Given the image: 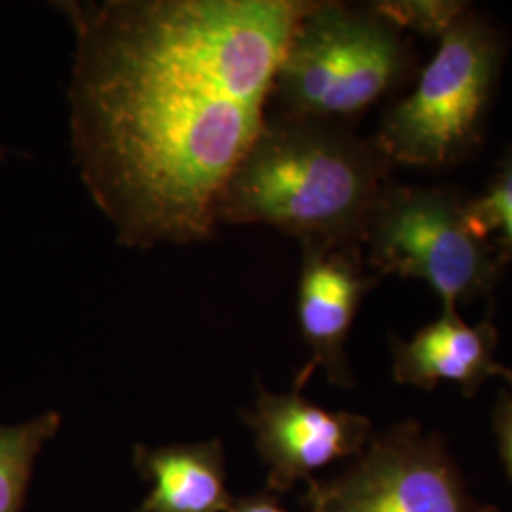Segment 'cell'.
I'll list each match as a JSON object with an SVG mask.
<instances>
[{
	"mask_svg": "<svg viewBox=\"0 0 512 512\" xmlns=\"http://www.w3.org/2000/svg\"><path fill=\"white\" fill-rule=\"evenodd\" d=\"M465 207L476 234L492 243L505 264L512 262V150L497 167L486 192Z\"/></svg>",
	"mask_w": 512,
	"mask_h": 512,
	"instance_id": "cell-12",
	"label": "cell"
},
{
	"mask_svg": "<svg viewBox=\"0 0 512 512\" xmlns=\"http://www.w3.org/2000/svg\"><path fill=\"white\" fill-rule=\"evenodd\" d=\"M378 281V275L366 272L361 247L302 243L296 315L310 361L296 376V391L317 368L327 372L330 384L353 387L346 353L349 330Z\"/></svg>",
	"mask_w": 512,
	"mask_h": 512,
	"instance_id": "cell-8",
	"label": "cell"
},
{
	"mask_svg": "<svg viewBox=\"0 0 512 512\" xmlns=\"http://www.w3.org/2000/svg\"><path fill=\"white\" fill-rule=\"evenodd\" d=\"M495 439L499 458L503 461V467L512 482V391L501 389L499 397L495 401L494 412Z\"/></svg>",
	"mask_w": 512,
	"mask_h": 512,
	"instance_id": "cell-13",
	"label": "cell"
},
{
	"mask_svg": "<svg viewBox=\"0 0 512 512\" xmlns=\"http://www.w3.org/2000/svg\"><path fill=\"white\" fill-rule=\"evenodd\" d=\"M76 37L74 164L120 245L215 234L310 0L59 2Z\"/></svg>",
	"mask_w": 512,
	"mask_h": 512,
	"instance_id": "cell-1",
	"label": "cell"
},
{
	"mask_svg": "<svg viewBox=\"0 0 512 512\" xmlns=\"http://www.w3.org/2000/svg\"><path fill=\"white\" fill-rule=\"evenodd\" d=\"M412 69L403 29L372 4L311 2L275 73L279 114L346 126L397 90Z\"/></svg>",
	"mask_w": 512,
	"mask_h": 512,
	"instance_id": "cell-3",
	"label": "cell"
},
{
	"mask_svg": "<svg viewBox=\"0 0 512 512\" xmlns=\"http://www.w3.org/2000/svg\"><path fill=\"white\" fill-rule=\"evenodd\" d=\"M497 342L492 315L469 325L456 308H442L439 319L410 340H393V380L423 391L456 382L465 397H475L480 385L497 376L512 385V368L495 359Z\"/></svg>",
	"mask_w": 512,
	"mask_h": 512,
	"instance_id": "cell-9",
	"label": "cell"
},
{
	"mask_svg": "<svg viewBox=\"0 0 512 512\" xmlns=\"http://www.w3.org/2000/svg\"><path fill=\"white\" fill-rule=\"evenodd\" d=\"M2 158H4V150L0 148V160H2Z\"/></svg>",
	"mask_w": 512,
	"mask_h": 512,
	"instance_id": "cell-15",
	"label": "cell"
},
{
	"mask_svg": "<svg viewBox=\"0 0 512 512\" xmlns=\"http://www.w3.org/2000/svg\"><path fill=\"white\" fill-rule=\"evenodd\" d=\"M465 205L452 190L389 184L366 222L368 266L380 279L423 281L442 308L490 296L505 262L476 234Z\"/></svg>",
	"mask_w": 512,
	"mask_h": 512,
	"instance_id": "cell-5",
	"label": "cell"
},
{
	"mask_svg": "<svg viewBox=\"0 0 512 512\" xmlns=\"http://www.w3.org/2000/svg\"><path fill=\"white\" fill-rule=\"evenodd\" d=\"M391 167L346 126L275 114L224 186L217 222L270 226L300 245L361 247Z\"/></svg>",
	"mask_w": 512,
	"mask_h": 512,
	"instance_id": "cell-2",
	"label": "cell"
},
{
	"mask_svg": "<svg viewBox=\"0 0 512 512\" xmlns=\"http://www.w3.org/2000/svg\"><path fill=\"white\" fill-rule=\"evenodd\" d=\"M135 465L154 484L135 512H228L234 503L226 490L220 440L137 446Z\"/></svg>",
	"mask_w": 512,
	"mask_h": 512,
	"instance_id": "cell-10",
	"label": "cell"
},
{
	"mask_svg": "<svg viewBox=\"0 0 512 512\" xmlns=\"http://www.w3.org/2000/svg\"><path fill=\"white\" fill-rule=\"evenodd\" d=\"M228 512H287L272 495L260 494L253 497L234 499Z\"/></svg>",
	"mask_w": 512,
	"mask_h": 512,
	"instance_id": "cell-14",
	"label": "cell"
},
{
	"mask_svg": "<svg viewBox=\"0 0 512 512\" xmlns=\"http://www.w3.org/2000/svg\"><path fill=\"white\" fill-rule=\"evenodd\" d=\"M310 512H497L467 492L456 461L439 433L401 421L372 435L340 475L308 480Z\"/></svg>",
	"mask_w": 512,
	"mask_h": 512,
	"instance_id": "cell-6",
	"label": "cell"
},
{
	"mask_svg": "<svg viewBox=\"0 0 512 512\" xmlns=\"http://www.w3.org/2000/svg\"><path fill=\"white\" fill-rule=\"evenodd\" d=\"M437 38L439 48L416 88L387 109L374 137L393 165L448 167L482 139L503 59L501 38L469 8Z\"/></svg>",
	"mask_w": 512,
	"mask_h": 512,
	"instance_id": "cell-4",
	"label": "cell"
},
{
	"mask_svg": "<svg viewBox=\"0 0 512 512\" xmlns=\"http://www.w3.org/2000/svg\"><path fill=\"white\" fill-rule=\"evenodd\" d=\"M243 418L270 467L268 488L277 494L289 492L298 480H310L313 471L332 461L357 458L372 439V423L365 416L329 412L296 389L275 395L260 387L255 408Z\"/></svg>",
	"mask_w": 512,
	"mask_h": 512,
	"instance_id": "cell-7",
	"label": "cell"
},
{
	"mask_svg": "<svg viewBox=\"0 0 512 512\" xmlns=\"http://www.w3.org/2000/svg\"><path fill=\"white\" fill-rule=\"evenodd\" d=\"M59 425L57 412L19 425H0V512H21L35 459Z\"/></svg>",
	"mask_w": 512,
	"mask_h": 512,
	"instance_id": "cell-11",
	"label": "cell"
}]
</instances>
